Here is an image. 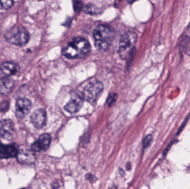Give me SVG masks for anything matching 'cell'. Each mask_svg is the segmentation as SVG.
Masks as SVG:
<instances>
[{
	"label": "cell",
	"mask_w": 190,
	"mask_h": 189,
	"mask_svg": "<svg viewBox=\"0 0 190 189\" xmlns=\"http://www.w3.org/2000/svg\"><path fill=\"white\" fill-rule=\"evenodd\" d=\"M91 45L86 39L76 37L62 49L63 55L68 58H82L90 52Z\"/></svg>",
	"instance_id": "1"
},
{
	"label": "cell",
	"mask_w": 190,
	"mask_h": 189,
	"mask_svg": "<svg viewBox=\"0 0 190 189\" xmlns=\"http://www.w3.org/2000/svg\"><path fill=\"white\" fill-rule=\"evenodd\" d=\"M115 31L111 27L105 25H99L93 32L96 47L99 50L107 49L115 37Z\"/></svg>",
	"instance_id": "2"
},
{
	"label": "cell",
	"mask_w": 190,
	"mask_h": 189,
	"mask_svg": "<svg viewBox=\"0 0 190 189\" xmlns=\"http://www.w3.org/2000/svg\"><path fill=\"white\" fill-rule=\"evenodd\" d=\"M137 40V34L132 31H129L122 36L118 49V54L122 59L129 58L135 48Z\"/></svg>",
	"instance_id": "3"
},
{
	"label": "cell",
	"mask_w": 190,
	"mask_h": 189,
	"mask_svg": "<svg viewBox=\"0 0 190 189\" xmlns=\"http://www.w3.org/2000/svg\"><path fill=\"white\" fill-rule=\"evenodd\" d=\"M8 42L17 45H23L28 42L30 35L26 29L22 26L13 27L4 34Z\"/></svg>",
	"instance_id": "4"
},
{
	"label": "cell",
	"mask_w": 190,
	"mask_h": 189,
	"mask_svg": "<svg viewBox=\"0 0 190 189\" xmlns=\"http://www.w3.org/2000/svg\"><path fill=\"white\" fill-rule=\"evenodd\" d=\"M103 86L98 80H93L86 85L82 93V98L90 103H95L102 93Z\"/></svg>",
	"instance_id": "5"
},
{
	"label": "cell",
	"mask_w": 190,
	"mask_h": 189,
	"mask_svg": "<svg viewBox=\"0 0 190 189\" xmlns=\"http://www.w3.org/2000/svg\"><path fill=\"white\" fill-rule=\"evenodd\" d=\"M51 142V137L49 134H43L38 140L31 145V149L33 152L45 151L49 148Z\"/></svg>",
	"instance_id": "6"
},
{
	"label": "cell",
	"mask_w": 190,
	"mask_h": 189,
	"mask_svg": "<svg viewBox=\"0 0 190 189\" xmlns=\"http://www.w3.org/2000/svg\"><path fill=\"white\" fill-rule=\"evenodd\" d=\"M31 121L34 127L41 129L46 125L47 114L45 110L38 109L34 110L31 115Z\"/></svg>",
	"instance_id": "7"
},
{
	"label": "cell",
	"mask_w": 190,
	"mask_h": 189,
	"mask_svg": "<svg viewBox=\"0 0 190 189\" xmlns=\"http://www.w3.org/2000/svg\"><path fill=\"white\" fill-rule=\"evenodd\" d=\"M31 108V103L28 99L19 98L16 103V115L22 119L28 114Z\"/></svg>",
	"instance_id": "8"
},
{
	"label": "cell",
	"mask_w": 190,
	"mask_h": 189,
	"mask_svg": "<svg viewBox=\"0 0 190 189\" xmlns=\"http://www.w3.org/2000/svg\"><path fill=\"white\" fill-rule=\"evenodd\" d=\"M19 150L15 144L0 145V158L8 159L17 157Z\"/></svg>",
	"instance_id": "9"
},
{
	"label": "cell",
	"mask_w": 190,
	"mask_h": 189,
	"mask_svg": "<svg viewBox=\"0 0 190 189\" xmlns=\"http://www.w3.org/2000/svg\"><path fill=\"white\" fill-rule=\"evenodd\" d=\"M13 132V124L11 120L5 119L0 122V135L4 139L11 140Z\"/></svg>",
	"instance_id": "10"
},
{
	"label": "cell",
	"mask_w": 190,
	"mask_h": 189,
	"mask_svg": "<svg viewBox=\"0 0 190 189\" xmlns=\"http://www.w3.org/2000/svg\"><path fill=\"white\" fill-rule=\"evenodd\" d=\"M83 99L79 95H74L65 106V109L70 113H76L81 108Z\"/></svg>",
	"instance_id": "11"
},
{
	"label": "cell",
	"mask_w": 190,
	"mask_h": 189,
	"mask_svg": "<svg viewBox=\"0 0 190 189\" xmlns=\"http://www.w3.org/2000/svg\"><path fill=\"white\" fill-rule=\"evenodd\" d=\"M18 71V65L13 62H6L0 65V73L4 77L14 75L17 73Z\"/></svg>",
	"instance_id": "12"
},
{
	"label": "cell",
	"mask_w": 190,
	"mask_h": 189,
	"mask_svg": "<svg viewBox=\"0 0 190 189\" xmlns=\"http://www.w3.org/2000/svg\"><path fill=\"white\" fill-rule=\"evenodd\" d=\"M15 83L13 80L8 77H4L0 80V94L7 95L13 90Z\"/></svg>",
	"instance_id": "13"
},
{
	"label": "cell",
	"mask_w": 190,
	"mask_h": 189,
	"mask_svg": "<svg viewBox=\"0 0 190 189\" xmlns=\"http://www.w3.org/2000/svg\"><path fill=\"white\" fill-rule=\"evenodd\" d=\"M17 158L19 163L25 164H32L34 163L35 160L34 155L32 152L27 149L19 150Z\"/></svg>",
	"instance_id": "14"
},
{
	"label": "cell",
	"mask_w": 190,
	"mask_h": 189,
	"mask_svg": "<svg viewBox=\"0 0 190 189\" xmlns=\"http://www.w3.org/2000/svg\"><path fill=\"white\" fill-rule=\"evenodd\" d=\"M180 51L190 56V38L188 36H183L179 42Z\"/></svg>",
	"instance_id": "15"
},
{
	"label": "cell",
	"mask_w": 190,
	"mask_h": 189,
	"mask_svg": "<svg viewBox=\"0 0 190 189\" xmlns=\"http://www.w3.org/2000/svg\"><path fill=\"white\" fill-rule=\"evenodd\" d=\"M84 12L90 15H96L99 14V8L97 7L93 4H88L84 7Z\"/></svg>",
	"instance_id": "16"
},
{
	"label": "cell",
	"mask_w": 190,
	"mask_h": 189,
	"mask_svg": "<svg viewBox=\"0 0 190 189\" xmlns=\"http://www.w3.org/2000/svg\"><path fill=\"white\" fill-rule=\"evenodd\" d=\"M13 3L12 1H0V8L8 9L11 7Z\"/></svg>",
	"instance_id": "17"
},
{
	"label": "cell",
	"mask_w": 190,
	"mask_h": 189,
	"mask_svg": "<svg viewBox=\"0 0 190 189\" xmlns=\"http://www.w3.org/2000/svg\"><path fill=\"white\" fill-rule=\"evenodd\" d=\"M117 98V95L115 93H112L109 95L107 99V104L108 106H112L116 102Z\"/></svg>",
	"instance_id": "18"
},
{
	"label": "cell",
	"mask_w": 190,
	"mask_h": 189,
	"mask_svg": "<svg viewBox=\"0 0 190 189\" xmlns=\"http://www.w3.org/2000/svg\"><path fill=\"white\" fill-rule=\"evenodd\" d=\"M153 140V137L151 135H148L146 136L143 140V145L144 148L147 147L150 145Z\"/></svg>",
	"instance_id": "19"
},
{
	"label": "cell",
	"mask_w": 190,
	"mask_h": 189,
	"mask_svg": "<svg viewBox=\"0 0 190 189\" xmlns=\"http://www.w3.org/2000/svg\"><path fill=\"white\" fill-rule=\"evenodd\" d=\"M73 8L75 11L80 12L82 8V2L81 1H73Z\"/></svg>",
	"instance_id": "20"
},
{
	"label": "cell",
	"mask_w": 190,
	"mask_h": 189,
	"mask_svg": "<svg viewBox=\"0 0 190 189\" xmlns=\"http://www.w3.org/2000/svg\"><path fill=\"white\" fill-rule=\"evenodd\" d=\"M8 108H9V103L8 102H4L0 105V110L2 112L6 111Z\"/></svg>",
	"instance_id": "21"
}]
</instances>
